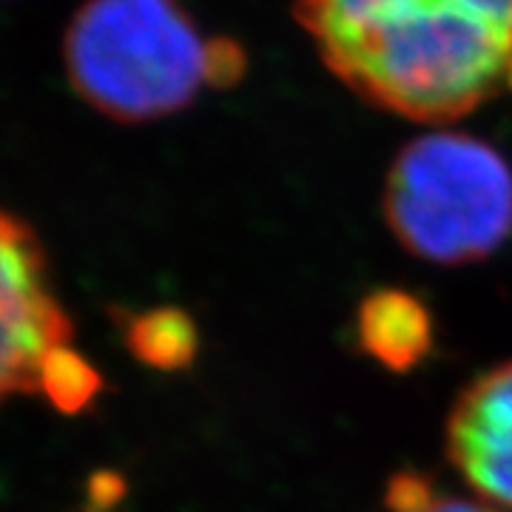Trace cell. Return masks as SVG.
<instances>
[{
    "label": "cell",
    "instance_id": "cell-12",
    "mask_svg": "<svg viewBox=\"0 0 512 512\" xmlns=\"http://www.w3.org/2000/svg\"><path fill=\"white\" fill-rule=\"evenodd\" d=\"M510 86H512V72H510Z\"/></svg>",
    "mask_w": 512,
    "mask_h": 512
},
{
    "label": "cell",
    "instance_id": "cell-3",
    "mask_svg": "<svg viewBox=\"0 0 512 512\" xmlns=\"http://www.w3.org/2000/svg\"><path fill=\"white\" fill-rule=\"evenodd\" d=\"M382 208L413 256L433 265L481 262L512 237V168L470 134H424L390 165Z\"/></svg>",
    "mask_w": 512,
    "mask_h": 512
},
{
    "label": "cell",
    "instance_id": "cell-1",
    "mask_svg": "<svg viewBox=\"0 0 512 512\" xmlns=\"http://www.w3.org/2000/svg\"><path fill=\"white\" fill-rule=\"evenodd\" d=\"M348 89L410 120L478 109L512 72V0H296Z\"/></svg>",
    "mask_w": 512,
    "mask_h": 512
},
{
    "label": "cell",
    "instance_id": "cell-7",
    "mask_svg": "<svg viewBox=\"0 0 512 512\" xmlns=\"http://www.w3.org/2000/svg\"><path fill=\"white\" fill-rule=\"evenodd\" d=\"M120 330L128 353L151 370H185L194 365L200 350V330L183 308L160 305L140 313H123Z\"/></svg>",
    "mask_w": 512,
    "mask_h": 512
},
{
    "label": "cell",
    "instance_id": "cell-6",
    "mask_svg": "<svg viewBox=\"0 0 512 512\" xmlns=\"http://www.w3.org/2000/svg\"><path fill=\"white\" fill-rule=\"evenodd\" d=\"M436 339L433 313L416 293L402 288H379L359 302L356 345L393 373L419 367Z\"/></svg>",
    "mask_w": 512,
    "mask_h": 512
},
{
    "label": "cell",
    "instance_id": "cell-5",
    "mask_svg": "<svg viewBox=\"0 0 512 512\" xmlns=\"http://www.w3.org/2000/svg\"><path fill=\"white\" fill-rule=\"evenodd\" d=\"M447 458L481 501L512 512V359L458 396L447 416Z\"/></svg>",
    "mask_w": 512,
    "mask_h": 512
},
{
    "label": "cell",
    "instance_id": "cell-9",
    "mask_svg": "<svg viewBox=\"0 0 512 512\" xmlns=\"http://www.w3.org/2000/svg\"><path fill=\"white\" fill-rule=\"evenodd\" d=\"M439 495L433 493L430 478L421 476L416 470H399L396 476L390 478L384 501L390 512H421L424 507H430Z\"/></svg>",
    "mask_w": 512,
    "mask_h": 512
},
{
    "label": "cell",
    "instance_id": "cell-11",
    "mask_svg": "<svg viewBox=\"0 0 512 512\" xmlns=\"http://www.w3.org/2000/svg\"><path fill=\"white\" fill-rule=\"evenodd\" d=\"M421 512H501L487 501H473V498H436L430 507H424Z\"/></svg>",
    "mask_w": 512,
    "mask_h": 512
},
{
    "label": "cell",
    "instance_id": "cell-4",
    "mask_svg": "<svg viewBox=\"0 0 512 512\" xmlns=\"http://www.w3.org/2000/svg\"><path fill=\"white\" fill-rule=\"evenodd\" d=\"M72 319L49 285L46 251L18 217L0 211V402L37 393L40 362L69 345Z\"/></svg>",
    "mask_w": 512,
    "mask_h": 512
},
{
    "label": "cell",
    "instance_id": "cell-2",
    "mask_svg": "<svg viewBox=\"0 0 512 512\" xmlns=\"http://www.w3.org/2000/svg\"><path fill=\"white\" fill-rule=\"evenodd\" d=\"M74 94L114 123L185 109L214 83V40L177 0H86L63 35Z\"/></svg>",
    "mask_w": 512,
    "mask_h": 512
},
{
    "label": "cell",
    "instance_id": "cell-8",
    "mask_svg": "<svg viewBox=\"0 0 512 512\" xmlns=\"http://www.w3.org/2000/svg\"><path fill=\"white\" fill-rule=\"evenodd\" d=\"M100 390H103V376L97 373V367L69 345L49 350L46 359L40 362L37 393H43L66 416L89 410L100 396Z\"/></svg>",
    "mask_w": 512,
    "mask_h": 512
},
{
    "label": "cell",
    "instance_id": "cell-10",
    "mask_svg": "<svg viewBox=\"0 0 512 512\" xmlns=\"http://www.w3.org/2000/svg\"><path fill=\"white\" fill-rule=\"evenodd\" d=\"M126 495V481L111 473V470H100L94 473L86 490V510L89 512H109L114 510Z\"/></svg>",
    "mask_w": 512,
    "mask_h": 512
}]
</instances>
